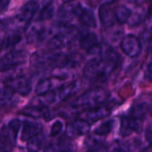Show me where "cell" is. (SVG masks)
<instances>
[{"mask_svg": "<svg viewBox=\"0 0 152 152\" xmlns=\"http://www.w3.org/2000/svg\"><path fill=\"white\" fill-rule=\"evenodd\" d=\"M108 97V92L102 88L90 89L75 99L72 102V107L75 109L86 110L102 104Z\"/></svg>", "mask_w": 152, "mask_h": 152, "instance_id": "1", "label": "cell"}, {"mask_svg": "<svg viewBox=\"0 0 152 152\" xmlns=\"http://www.w3.org/2000/svg\"><path fill=\"white\" fill-rule=\"evenodd\" d=\"M111 72L106 62L100 58L90 60L84 67L83 76L92 82H103L108 78L109 74Z\"/></svg>", "mask_w": 152, "mask_h": 152, "instance_id": "2", "label": "cell"}, {"mask_svg": "<svg viewBox=\"0 0 152 152\" xmlns=\"http://www.w3.org/2000/svg\"><path fill=\"white\" fill-rule=\"evenodd\" d=\"M118 5V0H110L102 4L99 8V18L104 28H110L114 25L115 21H117L115 11Z\"/></svg>", "mask_w": 152, "mask_h": 152, "instance_id": "3", "label": "cell"}, {"mask_svg": "<svg viewBox=\"0 0 152 152\" xmlns=\"http://www.w3.org/2000/svg\"><path fill=\"white\" fill-rule=\"evenodd\" d=\"M25 36L28 44H37L45 38L46 28L41 20L30 21L25 29Z\"/></svg>", "mask_w": 152, "mask_h": 152, "instance_id": "4", "label": "cell"}, {"mask_svg": "<svg viewBox=\"0 0 152 152\" xmlns=\"http://www.w3.org/2000/svg\"><path fill=\"white\" fill-rule=\"evenodd\" d=\"M120 48L128 57L136 58L142 52V44L136 36L126 35L121 39Z\"/></svg>", "mask_w": 152, "mask_h": 152, "instance_id": "5", "label": "cell"}, {"mask_svg": "<svg viewBox=\"0 0 152 152\" xmlns=\"http://www.w3.org/2000/svg\"><path fill=\"white\" fill-rule=\"evenodd\" d=\"M39 4L36 0H29L20 8V10L16 13L15 20L20 23H24L28 25L37 12Z\"/></svg>", "mask_w": 152, "mask_h": 152, "instance_id": "6", "label": "cell"}, {"mask_svg": "<svg viewBox=\"0 0 152 152\" xmlns=\"http://www.w3.org/2000/svg\"><path fill=\"white\" fill-rule=\"evenodd\" d=\"M5 86L11 88L14 93H17L22 96H27L31 93L32 84L28 77H16L8 79L5 82Z\"/></svg>", "mask_w": 152, "mask_h": 152, "instance_id": "7", "label": "cell"}, {"mask_svg": "<svg viewBox=\"0 0 152 152\" xmlns=\"http://www.w3.org/2000/svg\"><path fill=\"white\" fill-rule=\"evenodd\" d=\"M90 130V124L82 119H76L68 124L66 128V134L69 138H76L78 136L85 135Z\"/></svg>", "mask_w": 152, "mask_h": 152, "instance_id": "8", "label": "cell"}, {"mask_svg": "<svg viewBox=\"0 0 152 152\" xmlns=\"http://www.w3.org/2000/svg\"><path fill=\"white\" fill-rule=\"evenodd\" d=\"M110 110L107 106L99 105L97 107L86 110L82 114V119L87 121L89 124L98 121L103 118H106L110 115Z\"/></svg>", "mask_w": 152, "mask_h": 152, "instance_id": "9", "label": "cell"}, {"mask_svg": "<svg viewBox=\"0 0 152 152\" xmlns=\"http://www.w3.org/2000/svg\"><path fill=\"white\" fill-rule=\"evenodd\" d=\"M140 120L134 117H124L121 119L120 134L123 137L129 136L132 133H139L141 131Z\"/></svg>", "mask_w": 152, "mask_h": 152, "instance_id": "10", "label": "cell"}, {"mask_svg": "<svg viewBox=\"0 0 152 152\" xmlns=\"http://www.w3.org/2000/svg\"><path fill=\"white\" fill-rule=\"evenodd\" d=\"M21 40V34L19 31H12L4 37L0 45V51L2 53H9L13 50L14 46Z\"/></svg>", "mask_w": 152, "mask_h": 152, "instance_id": "11", "label": "cell"}, {"mask_svg": "<svg viewBox=\"0 0 152 152\" xmlns=\"http://www.w3.org/2000/svg\"><path fill=\"white\" fill-rule=\"evenodd\" d=\"M71 43V37L67 32H61L59 34H56L54 37H53L49 43L48 47L52 51H58L61 49H63L69 45Z\"/></svg>", "mask_w": 152, "mask_h": 152, "instance_id": "12", "label": "cell"}, {"mask_svg": "<svg viewBox=\"0 0 152 152\" xmlns=\"http://www.w3.org/2000/svg\"><path fill=\"white\" fill-rule=\"evenodd\" d=\"M61 80L57 77H46L41 79L36 86L35 92L37 95L45 94L47 93L53 92V89L57 87Z\"/></svg>", "mask_w": 152, "mask_h": 152, "instance_id": "13", "label": "cell"}, {"mask_svg": "<svg viewBox=\"0 0 152 152\" xmlns=\"http://www.w3.org/2000/svg\"><path fill=\"white\" fill-rule=\"evenodd\" d=\"M42 126L38 123L25 121L22 125V129L20 133V139L22 141H28L34 135L41 133Z\"/></svg>", "mask_w": 152, "mask_h": 152, "instance_id": "14", "label": "cell"}, {"mask_svg": "<svg viewBox=\"0 0 152 152\" xmlns=\"http://www.w3.org/2000/svg\"><path fill=\"white\" fill-rule=\"evenodd\" d=\"M20 113L32 118L47 119V118H50L49 110L46 107H42V106H31L24 109Z\"/></svg>", "mask_w": 152, "mask_h": 152, "instance_id": "15", "label": "cell"}, {"mask_svg": "<svg viewBox=\"0 0 152 152\" xmlns=\"http://www.w3.org/2000/svg\"><path fill=\"white\" fill-rule=\"evenodd\" d=\"M45 136L44 134L39 133L33 137H31L29 140H28L27 142V148L29 152H37L39 151L45 145Z\"/></svg>", "mask_w": 152, "mask_h": 152, "instance_id": "16", "label": "cell"}, {"mask_svg": "<svg viewBox=\"0 0 152 152\" xmlns=\"http://www.w3.org/2000/svg\"><path fill=\"white\" fill-rule=\"evenodd\" d=\"M78 87L79 86H78L77 81H73L67 85H62L59 87L58 97L61 100L65 101V100L69 99L70 96H72L78 90Z\"/></svg>", "mask_w": 152, "mask_h": 152, "instance_id": "17", "label": "cell"}, {"mask_svg": "<svg viewBox=\"0 0 152 152\" xmlns=\"http://www.w3.org/2000/svg\"><path fill=\"white\" fill-rule=\"evenodd\" d=\"M98 45H100V44H99L97 35L93 32H89V33L84 35L80 40V46L85 51L89 52L93 48L97 46Z\"/></svg>", "mask_w": 152, "mask_h": 152, "instance_id": "18", "label": "cell"}, {"mask_svg": "<svg viewBox=\"0 0 152 152\" xmlns=\"http://www.w3.org/2000/svg\"><path fill=\"white\" fill-rule=\"evenodd\" d=\"M77 18L79 21L86 27H89V28L96 27V19L94 17V12L89 9H86L85 7H83Z\"/></svg>", "mask_w": 152, "mask_h": 152, "instance_id": "19", "label": "cell"}, {"mask_svg": "<svg viewBox=\"0 0 152 152\" xmlns=\"http://www.w3.org/2000/svg\"><path fill=\"white\" fill-rule=\"evenodd\" d=\"M131 14H132L131 10L126 5H118L115 11L116 20L119 24H124L128 22Z\"/></svg>", "mask_w": 152, "mask_h": 152, "instance_id": "20", "label": "cell"}, {"mask_svg": "<svg viewBox=\"0 0 152 152\" xmlns=\"http://www.w3.org/2000/svg\"><path fill=\"white\" fill-rule=\"evenodd\" d=\"M146 9H144L143 7H139L138 9H136L134 12H132L130 16V19L128 20L129 26L137 27L138 25L142 23L146 18Z\"/></svg>", "mask_w": 152, "mask_h": 152, "instance_id": "21", "label": "cell"}, {"mask_svg": "<svg viewBox=\"0 0 152 152\" xmlns=\"http://www.w3.org/2000/svg\"><path fill=\"white\" fill-rule=\"evenodd\" d=\"M55 14V5L53 4V2H48L42 9V11L40 12L39 14V18L38 20L41 21H45V20H51L53 15Z\"/></svg>", "mask_w": 152, "mask_h": 152, "instance_id": "22", "label": "cell"}, {"mask_svg": "<svg viewBox=\"0 0 152 152\" xmlns=\"http://www.w3.org/2000/svg\"><path fill=\"white\" fill-rule=\"evenodd\" d=\"M114 127V120L109 119L102 122L100 126H98L94 129V134L98 136H105L111 133Z\"/></svg>", "mask_w": 152, "mask_h": 152, "instance_id": "23", "label": "cell"}, {"mask_svg": "<svg viewBox=\"0 0 152 152\" xmlns=\"http://www.w3.org/2000/svg\"><path fill=\"white\" fill-rule=\"evenodd\" d=\"M148 112V106L144 102L136 103L131 110V116L141 120L142 119Z\"/></svg>", "mask_w": 152, "mask_h": 152, "instance_id": "24", "label": "cell"}, {"mask_svg": "<svg viewBox=\"0 0 152 152\" xmlns=\"http://www.w3.org/2000/svg\"><path fill=\"white\" fill-rule=\"evenodd\" d=\"M56 100V94L53 92L47 93L45 94L42 95H37V98L36 100L37 105L36 106H42V107H46L49 104H52L55 102Z\"/></svg>", "mask_w": 152, "mask_h": 152, "instance_id": "25", "label": "cell"}, {"mask_svg": "<svg viewBox=\"0 0 152 152\" xmlns=\"http://www.w3.org/2000/svg\"><path fill=\"white\" fill-rule=\"evenodd\" d=\"M21 127V122L19 119H12L8 123V127L7 130L9 132V134H11V137L12 140H16L17 135L20 130Z\"/></svg>", "mask_w": 152, "mask_h": 152, "instance_id": "26", "label": "cell"}, {"mask_svg": "<svg viewBox=\"0 0 152 152\" xmlns=\"http://www.w3.org/2000/svg\"><path fill=\"white\" fill-rule=\"evenodd\" d=\"M13 91L5 86V87L0 89V105H4L7 103L13 95Z\"/></svg>", "mask_w": 152, "mask_h": 152, "instance_id": "27", "label": "cell"}, {"mask_svg": "<svg viewBox=\"0 0 152 152\" xmlns=\"http://www.w3.org/2000/svg\"><path fill=\"white\" fill-rule=\"evenodd\" d=\"M62 129H63V123L61 120H56L51 126L50 135L52 137H56L62 132Z\"/></svg>", "mask_w": 152, "mask_h": 152, "instance_id": "28", "label": "cell"}, {"mask_svg": "<svg viewBox=\"0 0 152 152\" xmlns=\"http://www.w3.org/2000/svg\"><path fill=\"white\" fill-rule=\"evenodd\" d=\"M69 151V150L64 149L62 147V145H57V144H52V145H48L47 147L45 148L44 152H66Z\"/></svg>", "mask_w": 152, "mask_h": 152, "instance_id": "29", "label": "cell"}, {"mask_svg": "<svg viewBox=\"0 0 152 152\" xmlns=\"http://www.w3.org/2000/svg\"><path fill=\"white\" fill-rule=\"evenodd\" d=\"M132 146L129 143H122L115 147L113 152H131Z\"/></svg>", "mask_w": 152, "mask_h": 152, "instance_id": "30", "label": "cell"}, {"mask_svg": "<svg viewBox=\"0 0 152 152\" xmlns=\"http://www.w3.org/2000/svg\"><path fill=\"white\" fill-rule=\"evenodd\" d=\"M145 138H146V141L152 144V126H150L146 132H145Z\"/></svg>", "mask_w": 152, "mask_h": 152, "instance_id": "31", "label": "cell"}, {"mask_svg": "<svg viewBox=\"0 0 152 152\" xmlns=\"http://www.w3.org/2000/svg\"><path fill=\"white\" fill-rule=\"evenodd\" d=\"M11 0H0V12H4L8 8Z\"/></svg>", "mask_w": 152, "mask_h": 152, "instance_id": "32", "label": "cell"}, {"mask_svg": "<svg viewBox=\"0 0 152 152\" xmlns=\"http://www.w3.org/2000/svg\"><path fill=\"white\" fill-rule=\"evenodd\" d=\"M145 76H146V77H147L149 80L152 81V61L149 64V66H148V68H147Z\"/></svg>", "mask_w": 152, "mask_h": 152, "instance_id": "33", "label": "cell"}, {"mask_svg": "<svg viewBox=\"0 0 152 152\" xmlns=\"http://www.w3.org/2000/svg\"><path fill=\"white\" fill-rule=\"evenodd\" d=\"M64 3H69V2H72V1H74V0H62Z\"/></svg>", "mask_w": 152, "mask_h": 152, "instance_id": "34", "label": "cell"}, {"mask_svg": "<svg viewBox=\"0 0 152 152\" xmlns=\"http://www.w3.org/2000/svg\"><path fill=\"white\" fill-rule=\"evenodd\" d=\"M66 152H71V151H66Z\"/></svg>", "mask_w": 152, "mask_h": 152, "instance_id": "35", "label": "cell"}]
</instances>
